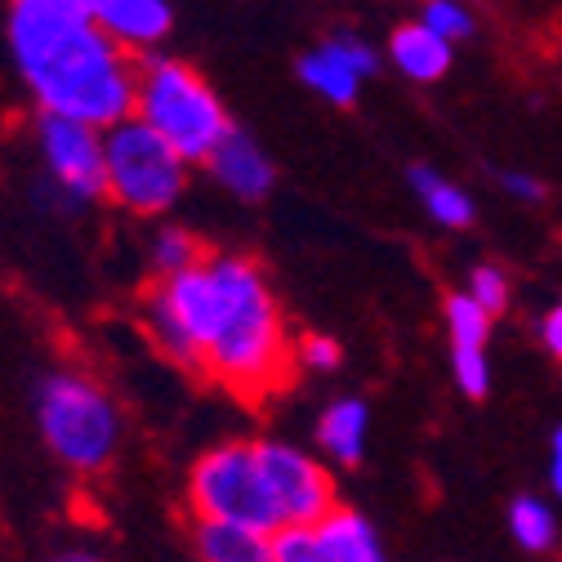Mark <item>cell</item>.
Here are the masks:
<instances>
[{"label":"cell","instance_id":"cell-1","mask_svg":"<svg viewBox=\"0 0 562 562\" xmlns=\"http://www.w3.org/2000/svg\"><path fill=\"white\" fill-rule=\"evenodd\" d=\"M144 326L175 367L224 384L241 402L286 389L295 367V344L268 281L241 255H205L175 277H157Z\"/></svg>","mask_w":562,"mask_h":562},{"label":"cell","instance_id":"cell-2","mask_svg":"<svg viewBox=\"0 0 562 562\" xmlns=\"http://www.w3.org/2000/svg\"><path fill=\"white\" fill-rule=\"evenodd\" d=\"M10 49L41 112L99 130L134 112L138 72L90 14L58 10L49 0H14Z\"/></svg>","mask_w":562,"mask_h":562},{"label":"cell","instance_id":"cell-3","mask_svg":"<svg viewBox=\"0 0 562 562\" xmlns=\"http://www.w3.org/2000/svg\"><path fill=\"white\" fill-rule=\"evenodd\" d=\"M36 429L63 469L94 477L121 447V406L90 371L58 367L36 384Z\"/></svg>","mask_w":562,"mask_h":562},{"label":"cell","instance_id":"cell-4","mask_svg":"<svg viewBox=\"0 0 562 562\" xmlns=\"http://www.w3.org/2000/svg\"><path fill=\"white\" fill-rule=\"evenodd\" d=\"M134 116L148 121L179 157H188V166L192 161L205 166V157L228 134V112L215 99V90L188 63H175V58H148L138 67Z\"/></svg>","mask_w":562,"mask_h":562},{"label":"cell","instance_id":"cell-5","mask_svg":"<svg viewBox=\"0 0 562 562\" xmlns=\"http://www.w3.org/2000/svg\"><path fill=\"white\" fill-rule=\"evenodd\" d=\"M103 166H108V196L144 220L166 215L188 188V157H179L134 112L103 130Z\"/></svg>","mask_w":562,"mask_h":562},{"label":"cell","instance_id":"cell-6","mask_svg":"<svg viewBox=\"0 0 562 562\" xmlns=\"http://www.w3.org/2000/svg\"><path fill=\"white\" fill-rule=\"evenodd\" d=\"M188 509L192 518L246 522L259 531L281 527V509H277V496L268 486L255 442H220L205 456H196L188 473Z\"/></svg>","mask_w":562,"mask_h":562},{"label":"cell","instance_id":"cell-7","mask_svg":"<svg viewBox=\"0 0 562 562\" xmlns=\"http://www.w3.org/2000/svg\"><path fill=\"white\" fill-rule=\"evenodd\" d=\"M36 144H41L45 175H49L63 205H90V201L108 196L103 130L99 125L58 116V112H41Z\"/></svg>","mask_w":562,"mask_h":562},{"label":"cell","instance_id":"cell-8","mask_svg":"<svg viewBox=\"0 0 562 562\" xmlns=\"http://www.w3.org/2000/svg\"><path fill=\"white\" fill-rule=\"evenodd\" d=\"M259 464L281 509V527H313L335 509V482L322 460L291 442H255Z\"/></svg>","mask_w":562,"mask_h":562},{"label":"cell","instance_id":"cell-9","mask_svg":"<svg viewBox=\"0 0 562 562\" xmlns=\"http://www.w3.org/2000/svg\"><path fill=\"white\" fill-rule=\"evenodd\" d=\"M375 72H380V49L367 45L362 36H353V32H339L330 41H322L313 54L300 58V81L335 108L353 103L362 81L375 77Z\"/></svg>","mask_w":562,"mask_h":562},{"label":"cell","instance_id":"cell-10","mask_svg":"<svg viewBox=\"0 0 562 562\" xmlns=\"http://www.w3.org/2000/svg\"><path fill=\"white\" fill-rule=\"evenodd\" d=\"M205 170H210V179H215L220 188H228L241 201H263L272 192V179H277L268 153L255 144L246 130H233V125L215 144V153L205 157Z\"/></svg>","mask_w":562,"mask_h":562},{"label":"cell","instance_id":"cell-11","mask_svg":"<svg viewBox=\"0 0 562 562\" xmlns=\"http://www.w3.org/2000/svg\"><path fill=\"white\" fill-rule=\"evenodd\" d=\"M196 562H272V531L220 518H192Z\"/></svg>","mask_w":562,"mask_h":562},{"label":"cell","instance_id":"cell-12","mask_svg":"<svg viewBox=\"0 0 562 562\" xmlns=\"http://www.w3.org/2000/svg\"><path fill=\"white\" fill-rule=\"evenodd\" d=\"M367 438H371V411L362 397H339L322 411L317 419V447L335 460V464H362L367 456Z\"/></svg>","mask_w":562,"mask_h":562},{"label":"cell","instance_id":"cell-13","mask_svg":"<svg viewBox=\"0 0 562 562\" xmlns=\"http://www.w3.org/2000/svg\"><path fill=\"white\" fill-rule=\"evenodd\" d=\"M166 0H94V23L125 45H157L170 32Z\"/></svg>","mask_w":562,"mask_h":562},{"label":"cell","instance_id":"cell-14","mask_svg":"<svg viewBox=\"0 0 562 562\" xmlns=\"http://www.w3.org/2000/svg\"><path fill=\"white\" fill-rule=\"evenodd\" d=\"M389 58H393V67H397L402 77H411V81L425 86V81L447 77V67H451V41L438 36V32L425 27V23H406V27L393 32Z\"/></svg>","mask_w":562,"mask_h":562},{"label":"cell","instance_id":"cell-15","mask_svg":"<svg viewBox=\"0 0 562 562\" xmlns=\"http://www.w3.org/2000/svg\"><path fill=\"white\" fill-rule=\"evenodd\" d=\"M322 549L335 558V562H384V549H380V536L375 527L358 514V509H330L326 518L313 522Z\"/></svg>","mask_w":562,"mask_h":562},{"label":"cell","instance_id":"cell-16","mask_svg":"<svg viewBox=\"0 0 562 562\" xmlns=\"http://www.w3.org/2000/svg\"><path fill=\"white\" fill-rule=\"evenodd\" d=\"M406 183H411V192L419 196V205H425V215L438 224V228H469L473 224V196L460 188V183H451V179H442L434 166H411L406 170Z\"/></svg>","mask_w":562,"mask_h":562},{"label":"cell","instance_id":"cell-17","mask_svg":"<svg viewBox=\"0 0 562 562\" xmlns=\"http://www.w3.org/2000/svg\"><path fill=\"white\" fill-rule=\"evenodd\" d=\"M509 531L527 553H549L558 540V518L540 496H518L509 505Z\"/></svg>","mask_w":562,"mask_h":562},{"label":"cell","instance_id":"cell-18","mask_svg":"<svg viewBox=\"0 0 562 562\" xmlns=\"http://www.w3.org/2000/svg\"><path fill=\"white\" fill-rule=\"evenodd\" d=\"M491 322H496V317H491L469 291H460V295L447 300V335H451V348H486Z\"/></svg>","mask_w":562,"mask_h":562},{"label":"cell","instance_id":"cell-19","mask_svg":"<svg viewBox=\"0 0 562 562\" xmlns=\"http://www.w3.org/2000/svg\"><path fill=\"white\" fill-rule=\"evenodd\" d=\"M201 259H205V246L188 228H175V224L161 228L153 237V246H148V263H153L157 277H175V272H183V268H192Z\"/></svg>","mask_w":562,"mask_h":562},{"label":"cell","instance_id":"cell-20","mask_svg":"<svg viewBox=\"0 0 562 562\" xmlns=\"http://www.w3.org/2000/svg\"><path fill=\"white\" fill-rule=\"evenodd\" d=\"M272 562H335L313 527H277L272 531Z\"/></svg>","mask_w":562,"mask_h":562},{"label":"cell","instance_id":"cell-21","mask_svg":"<svg viewBox=\"0 0 562 562\" xmlns=\"http://www.w3.org/2000/svg\"><path fill=\"white\" fill-rule=\"evenodd\" d=\"M469 295H473L491 317H501V313L509 308V277H505V268L477 263V268L469 272Z\"/></svg>","mask_w":562,"mask_h":562},{"label":"cell","instance_id":"cell-22","mask_svg":"<svg viewBox=\"0 0 562 562\" xmlns=\"http://www.w3.org/2000/svg\"><path fill=\"white\" fill-rule=\"evenodd\" d=\"M451 375L464 397H486V389H491L486 348H451Z\"/></svg>","mask_w":562,"mask_h":562},{"label":"cell","instance_id":"cell-23","mask_svg":"<svg viewBox=\"0 0 562 562\" xmlns=\"http://www.w3.org/2000/svg\"><path fill=\"white\" fill-rule=\"evenodd\" d=\"M419 23L434 27L438 36H447L451 45L473 36V14L464 5H456V0H425V19H419Z\"/></svg>","mask_w":562,"mask_h":562},{"label":"cell","instance_id":"cell-24","mask_svg":"<svg viewBox=\"0 0 562 562\" xmlns=\"http://www.w3.org/2000/svg\"><path fill=\"white\" fill-rule=\"evenodd\" d=\"M339 362H344V348H339L330 335H304V339L295 344V367H304V371L326 375V371H335Z\"/></svg>","mask_w":562,"mask_h":562},{"label":"cell","instance_id":"cell-25","mask_svg":"<svg viewBox=\"0 0 562 562\" xmlns=\"http://www.w3.org/2000/svg\"><path fill=\"white\" fill-rule=\"evenodd\" d=\"M501 192L514 201H544V183L527 170H501Z\"/></svg>","mask_w":562,"mask_h":562},{"label":"cell","instance_id":"cell-26","mask_svg":"<svg viewBox=\"0 0 562 562\" xmlns=\"http://www.w3.org/2000/svg\"><path fill=\"white\" fill-rule=\"evenodd\" d=\"M540 344L549 348L553 362H562V304H553V308L540 317Z\"/></svg>","mask_w":562,"mask_h":562},{"label":"cell","instance_id":"cell-27","mask_svg":"<svg viewBox=\"0 0 562 562\" xmlns=\"http://www.w3.org/2000/svg\"><path fill=\"white\" fill-rule=\"evenodd\" d=\"M549 486L562 496V425H558L553 438H549Z\"/></svg>","mask_w":562,"mask_h":562},{"label":"cell","instance_id":"cell-28","mask_svg":"<svg viewBox=\"0 0 562 562\" xmlns=\"http://www.w3.org/2000/svg\"><path fill=\"white\" fill-rule=\"evenodd\" d=\"M49 562H103V558L90 553V549H63V553H54Z\"/></svg>","mask_w":562,"mask_h":562}]
</instances>
